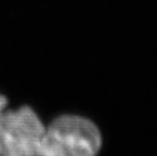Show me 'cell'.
<instances>
[{
  "label": "cell",
  "mask_w": 157,
  "mask_h": 156,
  "mask_svg": "<svg viewBox=\"0 0 157 156\" xmlns=\"http://www.w3.org/2000/svg\"><path fill=\"white\" fill-rule=\"evenodd\" d=\"M101 146V133L91 121L64 115L46 128L35 156H96Z\"/></svg>",
  "instance_id": "1"
},
{
  "label": "cell",
  "mask_w": 157,
  "mask_h": 156,
  "mask_svg": "<svg viewBox=\"0 0 157 156\" xmlns=\"http://www.w3.org/2000/svg\"><path fill=\"white\" fill-rule=\"evenodd\" d=\"M46 128L29 107L0 114V156H35Z\"/></svg>",
  "instance_id": "2"
},
{
  "label": "cell",
  "mask_w": 157,
  "mask_h": 156,
  "mask_svg": "<svg viewBox=\"0 0 157 156\" xmlns=\"http://www.w3.org/2000/svg\"><path fill=\"white\" fill-rule=\"evenodd\" d=\"M6 105H7V99L3 95H0V114L5 109Z\"/></svg>",
  "instance_id": "3"
}]
</instances>
